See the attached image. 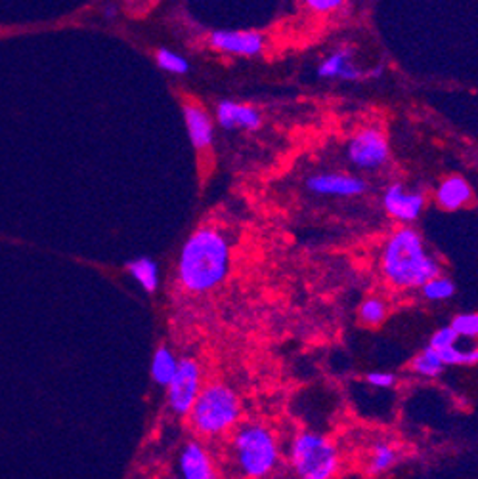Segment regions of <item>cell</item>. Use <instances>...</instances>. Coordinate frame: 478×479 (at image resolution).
Here are the masks:
<instances>
[{
    "instance_id": "cell-24",
    "label": "cell",
    "mask_w": 478,
    "mask_h": 479,
    "mask_svg": "<svg viewBox=\"0 0 478 479\" xmlns=\"http://www.w3.org/2000/svg\"><path fill=\"white\" fill-rule=\"evenodd\" d=\"M454 331L459 334V339H478V313H462L454 317L452 321Z\"/></svg>"
},
{
    "instance_id": "cell-18",
    "label": "cell",
    "mask_w": 478,
    "mask_h": 479,
    "mask_svg": "<svg viewBox=\"0 0 478 479\" xmlns=\"http://www.w3.org/2000/svg\"><path fill=\"white\" fill-rule=\"evenodd\" d=\"M412 367H414V370L417 372V375L427 377V378H434V377L440 375L442 370H444V363H442V359H440L438 350H434L431 346L424 348L419 353V356L414 359Z\"/></svg>"
},
{
    "instance_id": "cell-25",
    "label": "cell",
    "mask_w": 478,
    "mask_h": 479,
    "mask_svg": "<svg viewBox=\"0 0 478 479\" xmlns=\"http://www.w3.org/2000/svg\"><path fill=\"white\" fill-rule=\"evenodd\" d=\"M303 5L308 12L316 15H329L343 10L346 0H303Z\"/></svg>"
},
{
    "instance_id": "cell-2",
    "label": "cell",
    "mask_w": 478,
    "mask_h": 479,
    "mask_svg": "<svg viewBox=\"0 0 478 479\" xmlns=\"http://www.w3.org/2000/svg\"><path fill=\"white\" fill-rule=\"evenodd\" d=\"M383 273L396 289H419L440 273V263L424 248L421 235L412 227H402L388 237L383 251Z\"/></svg>"
},
{
    "instance_id": "cell-21",
    "label": "cell",
    "mask_w": 478,
    "mask_h": 479,
    "mask_svg": "<svg viewBox=\"0 0 478 479\" xmlns=\"http://www.w3.org/2000/svg\"><path fill=\"white\" fill-rule=\"evenodd\" d=\"M155 58H157L159 67H161L163 71H167V73H172V75H186L188 71H190V62L184 56L176 54V52H172L169 48L157 50Z\"/></svg>"
},
{
    "instance_id": "cell-17",
    "label": "cell",
    "mask_w": 478,
    "mask_h": 479,
    "mask_svg": "<svg viewBox=\"0 0 478 479\" xmlns=\"http://www.w3.org/2000/svg\"><path fill=\"white\" fill-rule=\"evenodd\" d=\"M176 369H179V359L167 348H159L151 361V377L159 386H169L172 380Z\"/></svg>"
},
{
    "instance_id": "cell-23",
    "label": "cell",
    "mask_w": 478,
    "mask_h": 479,
    "mask_svg": "<svg viewBox=\"0 0 478 479\" xmlns=\"http://www.w3.org/2000/svg\"><path fill=\"white\" fill-rule=\"evenodd\" d=\"M385 317H386V306H385V302L379 298H367L360 306L362 323L369 327L381 325L385 321Z\"/></svg>"
},
{
    "instance_id": "cell-8",
    "label": "cell",
    "mask_w": 478,
    "mask_h": 479,
    "mask_svg": "<svg viewBox=\"0 0 478 479\" xmlns=\"http://www.w3.org/2000/svg\"><path fill=\"white\" fill-rule=\"evenodd\" d=\"M209 44L222 52V54L253 58L264 52L267 41L257 31H212L209 34Z\"/></svg>"
},
{
    "instance_id": "cell-14",
    "label": "cell",
    "mask_w": 478,
    "mask_h": 479,
    "mask_svg": "<svg viewBox=\"0 0 478 479\" xmlns=\"http://www.w3.org/2000/svg\"><path fill=\"white\" fill-rule=\"evenodd\" d=\"M352 50L350 48H339L329 54L320 67H317V75L322 79H343V81H356L364 77L358 67H354L352 62Z\"/></svg>"
},
{
    "instance_id": "cell-16",
    "label": "cell",
    "mask_w": 478,
    "mask_h": 479,
    "mask_svg": "<svg viewBox=\"0 0 478 479\" xmlns=\"http://www.w3.org/2000/svg\"><path fill=\"white\" fill-rule=\"evenodd\" d=\"M129 273L140 283L146 292H155L159 285V268L150 258H136L127 263Z\"/></svg>"
},
{
    "instance_id": "cell-13",
    "label": "cell",
    "mask_w": 478,
    "mask_h": 479,
    "mask_svg": "<svg viewBox=\"0 0 478 479\" xmlns=\"http://www.w3.org/2000/svg\"><path fill=\"white\" fill-rule=\"evenodd\" d=\"M180 472L186 479H212L215 466L207 451L196 441H190L180 455Z\"/></svg>"
},
{
    "instance_id": "cell-10",
    "label": "cell",
    "mask_w": 478,
    "mask_h": 479,
    "mask_svg": "<svg viewBox=\"0 0 478 479\" xmlns=\"http://www.w3.org/2000/svg\"><path fill=\"white\" fill-rule=\"evenodd\" d=\"M385 210L393 218L400 222H415L424 208V197L423 193L417 191H405L402 184H393L385 191L383 197Z\"/></svg>"
},
{
    "instance_id": "cell-26",
    "label": "cell",
    "mask_w": 478,
    "mask_h": 479,
    "mask_svg": "<svg viewBox=\"0 0 478 479\" xmlns=\"http://www.w3.org/2000/svg\"><path fill=\"white\" fill-rule=\"evenodd\" d=\"M459 340V334L454 331V327H442L438 329L434 334H433V339H431V348L434 350H442V348H448V346H454L457 344Z\"/></svg>"
},
{
    "instance_id": "cell-4",
    "label": "cell",
    "mask_w": 478,
    "mask_h": 479,
    "mask_svg": "<svg viewBox=\"0 0 478 479\" xmlns=\"http://www.w3.org/2000/svg\"><path fill=\"white\" fill-rule=\"evenodd\" d=\"M234 456L247 477H264L278 466V443L262 424H245L234 436Z\"/></svg>"
},
{
    "instance_id": "cell-5",
    "label": "cell",
    "mask_w": 478,
    "mask_h": 479,
    "mask_svg": "<svg viewBox=\"0 0 478 479\" xmlns=\"http://www.w3.org/2000/svg\"><path fill=\"white\" fill-rule=\"evenodd\" d=\"M291 465L298 477L329 479L339 470V451L327 437L305 432L293 441Z\"/></svg>"
},
{
    "instance_id": "cell-22",
    "label": "cell",
    "mask_w": 478,
    "mask_h": 479,
    "mask_svg": "<svg viewBox=\"0 0 478 479\" xmlns=\"http://www.w3.org/2000/svg\"><path fill=\"white\" fill-rule=\"evenodd\" d=\"M444 365H478V348L459 350L455 344L438 350Z\"/></svg>"
},
{
    "instance_id": "cell-1",
    "label": "cell",
    "mask_w": 478,
    "mask_h": 479,
    "mask_svg": "<svg viewBox=\"0 0 478 479\" xmlns=\"http://www.w3.org/2000/svg\"><path fill=\"white\" fill-rule=\"evenodd\" d=\"M232 268V253L219 227L203 225L182 246L179 258V281L188 292H209L226 281Z\"/></svg>"
},
{
    "instance_id": "cell-11",
    "label": "cell",
    "mask_w": 478,
    "mask_h": 479,
    "mask_svg": "<svg viewBox=\"0 0 478 479\" xmlns=\"http://www.w3.org/2000/svg\"><path fill=\"white\" fill-rule=\"evenodd\" d=\"M217 122L224 130H257L262 119L253 105L224 100L217 105Z\"/></svg>"
},
{
    "instance_id": "cell-20",
    "label": "cell",
    "mask_w": 478,
    "mask_h": 479,
    "mask_svg": "<svg viewBox=\"0 0 478 479\" xmlns=\"http://www.w3.org/2000/svg\"><path fill=\"white\" fill-rule=\"evenodd\" d=\"M423 296L431 300V302H440V300H450L455 292V287H454V283L446 277H440L434 275L433 279H429L427 283H423V285L419 287Z\"/></svg>"
},
{
    "instance_id": "cell-27",
    "label": "cell",
    "mask_w": 478,
    "mask_h": 479,
    "mask_svg": "<svg viewBox=\"0 0 478 479\" xmlns=\"http://www.w3.org/2000/svg\"><path fill=\"white\" fill-rule=\"evenodd\" d=\"M366 380L376 388H391L396 382L395 375H391V372H369Z\"/></svg>"
},
{
    "instance_id": "cell-19",
    "label": "cell",
    "mask_w": 478,
    "mask_h": 479,
    "mask_svg": "<svg viewBox=\"0 0 478 479\" xmlns=\"http://www.w3.org/2000/svg\"><path fill=\"white\" fill-rule=\"evenodd\" d=\"M398 453L393 445L388 443H377L371 451V460H369V474H385L386 470H391L396 465Z\"/></svg>"
},
{
    "instance_id": "cell-7",
    "label": "cell",
    "mask_w": 478,
    "mask_h": 479,
    "mask_svg": "<svg viewBox=\"0 0 478 479\" xmlns=\"http://www.w3.org/2000/svg\"><path fill=\"white\" fill-rule=\"evenodd\" d=\"M169 407L172 413L188 417L193 401L201 392V369L193 359L179 361L172 380L169 382Z\"/></svg>"
},
{
    "instance_id": "cell-9",
    "label": "cell",
    "mask_w": 478,
    "mask_h": 479,
    "mask_svg": "<svg viewBox=\"0 0 478 479\" xmlns=\"http://www.w3.org/2000/svg\"><path fill=\"white\" fill-rule=\"evenodd\" d=\"M307 187L316 195H329V197H358L367 189V184L358 176L324 172L310 176Z\"/></svg>"
},
{
    "instance_id": "cell-15",
    "label": "cell",
    "mask_w": 478,
    "mask_h": 479,
    "mask_svg": "<svg viewBox=\"0 0 478 479\" xmlns=\"http://www.w3.org/2000/svg\"><path fill=\"white\" fill-rule=\"evenodd\" d=\"M473 199V189L462 176H452L436 189V201L446 210H459Z\"/></svg>"
},
{
    "instance_id": "cell-3",
    "label": "cell",
    "mask_w": 478,
    "mask_h": 479,
    "mask_svg": "<svg viewBox=\"0 0 478 479\" xmlns=\"http://www.w3.org/2000/svg\"><path fill=\"white\" fill-rule=\"evenodd\" d=\"M188 417L198 434L220 436L239 422L241 405L234 389L224 384H209L201 388Z\"/></svg>"
},
{
    "instance_id": "cell-6",
    "label": "cell",
    "mask_w": 478,
    "mask_h": 479,
    "mask_svg": "<svg viewBox=\"0 0 478 479\" xmlns=\"http://www.w3.org/2000/svg\"><path fill=\"white\" fill-rule=\"evenodd\" d=\"M348 161L362 170H377L388 161V141L379 129H364L346 146Z\"/></svg>"
},
{
    "instance_id": "cell-12",
    "label": "cell",
    "mask_w": 478,
    "mask_h": 479,
    "mask_svg": "<svg viewBox=\"0 0 478 479\" xmlns=\"http://www.w3.org/2000/svg\"><path fill=\"white\" fill-rule=\"evenodd\" d=\"M182 113L193 148L198 151L209 149L212 146V138H215V129H212L210 115L198 103H184Z\"/></svg>"
}]
</instances>
